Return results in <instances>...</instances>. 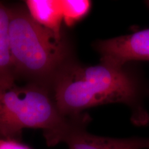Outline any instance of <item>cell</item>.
<instances>
[{"instance_id":"obj_1","label":"cell","mask_w":149,"mask_h":149,"mask_svg":"<svg viewBox=\"0 0 149 149\" xmlns=\"http://www.w3.org/2000/svg\"><path fill=\"white\" fill-rule=\"evenodd\" d=\"M52 91L64 116H77L98 106L123 104L131 110L134 124L144 125L149 121L143 81L130 65L120 67L100 61L86 66L75 61L61 72Z\"/></svg>"},{"instance_id":"obj_2","label":"cell","mask_w":149,"mask_h":149,"mask_svg":"<svg viewBox=\"0 0 149 149\" xmlns=\"http://www.w3.org/2000/svg\"><path fill=\"white\" fill-rule=\"evenodd\" d=\"M9 40L17 80L52 90L56 79L76 60L66 33L57 35L37 23L25 4H8Z\"/></svg>"},{"instance_id":"obj_3","label":"cell","mask_w":149,"mask_h":149,"mask_svg":"<svg viewBox=\"0 0 149 149\" xmlns=\"http://www.w3.org/2000/svg\"><path fill=\"white\" fill-rule=\"evenodd\" d=\"M64 116L53 91L34 84L16 82L0 86V138L19 141L25 128L43 131L46 144L55 146L80 116Z\"/></svg>"},{"instance_id":"obj_4","label":"cell","mask_w":149,"mask_h":149,"mask_svg":"<svg viewBox=\"0 0 149 149\" xmlns=\"http://www.w3.org/2000/svg\"><path fill=\"white\" fill-rule=\"evenodd\" d=\"M93 48L100 61L116 66H125L133 61H149V29L131 34L100 40Z\"/></svg>"},{"instance_id":"obj_5","label":"cell","mask_w":149,"mask_h":149,"mask_svg":"<svg viewBox=\"0 0 149 149\" xmlns=\"http://www.w3.org/2000/svg\"><path fill=\"white\" fill-rule=\"evenodd\" d=\"M91 120L86 114L70 128L63 140L68 149H149V137L114 138L88 133Z\"/></svg>"},{"instance_id":"obj_6","label":"cell","mask_w":149,"mask_h":149,"mask_svg":"<svg viewBox=\"0 0 149 149\" xmlns=\"http://www.w3.org/2000/svg\"><path fill=\"white\" fill-rule=\"evenodd\" d=\"M25 5L37 23L56 35L64 34L60 0H27Z\"/></svg>"},{"instance_id":"obj_7","label":"cell","mask_w":149,"mask_h":149,"mask_svg":"<svg viewBox=\"0 0 149 149\" xmlns=\"http://www.w3.org/2000/svg\"><path fill=\"white\" fill-rule=\"evenodd\" d=\"M9 22L7 4L0 1V86L17 81L9 40Z\"/></svg>"},{"instance_id":"obj_8","label":"cell","mask_w":149,"mask_h":149,"mask_svg":"<svg viewBox=\"0 0 149 149\" xmlns=\"http://www.w3.org/2000/svg\"><path fill=\"white\" fill-rule=\"evenodd\" d=\"M63 22L71 27L88 15L92 8L89 0H60Z\"/></svg>"},{"instance_id":"obj_9","label":"cell","mask_w":149,"mask_h":149,"mask_svg":"<svg viewBox=\"0 0 149 149\" xmlns=\"http://www.w3.org/2000/svg\"><path fill=\"white\" fill-rule=\"evenodd\" d=\"M0 149H32L21 141L0 138Z\"/></svg>"},{"instance_id":"obj_10","label":"cell","mask_w":149,"mask_h":149,"mask_svg":"<svg viewBox=\"0 0 149 149\" xmlns=\"http://www.w3.org/2000/svg\"><path fill=\"white\" fill-rule=\"evenodd\" d=\"M146 3H147V5H148V7H149V1H146Z\"/></svg>"}]
</instances>
